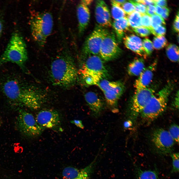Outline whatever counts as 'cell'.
Masks as SVG:
<instances>
[{"instance_id": "obj_20", "label": "cell", "mask_w": 179, "mask_h": 179, "mask_svg": "<svg viewBox=\"0 0 179 179\" xmlns=\"http://www.w3.org/2000/svg\"><path fill=\"white\" fill-rule=\"evenodd\" d=\"M112 26L118 43H121L125 32L129 29L130 26L127 17L114 20L112 22Z\"/></svg>"}, {"instance_id": "obj_43", "label": "cell", "mask_w": 179, "mask_h": 179, "mask_svg": "<svg viewBox=\"0 0 179 179\" xmlns=\"http://www.w3.org/2000/svg\"><path fill=\"white\" fill-rule=\"evenodd\" d=\"M155 6L156 8V14L160 16L162 13L163 12L162 8L157 5H155Z\"/></svg>"}, {"instance_id": "obj_16", "label": "cell", "mask_w": 179, "mask_h": 179, "mask_svg": "<svg viewBox=\"0 0 179 179\" xmlns=\"http://www.w3.org/2000/svg\"><path fill=\"white\" fill-rule=\"evenodd\" d=\"M125 90V87L122 83L117 87L103 92L106 102L114 113L117 112V103Z\"/></svg>"}, {"instance_id": "obj_42", "label": "cell", "mask_w": 179, "mask_h": 179, "mask_svg": "<svg viewBox=\"0 0 179 179\" xmlns=\"http://www.w3.org/2000/svg\"><path fill=\"white\" fill-rule=\"evenodd\" d=\"M137 2L139 3H140L143 4L148 6L150 5H154L155 4L153 0H137Z\"/></svg>"}, {"instance_id": "obj_3", "label": "cell", "mask_w": 179, "mask_h": 179, "mask_svg": "<svg viewBox=\"0 0 179 179\" xmlns=\"http://www.w3.org/2000/svg\"><path fill=\"white\" fill-rule=\"evenodd\" d=\"M28 58L26 46L23 38L18 32H14L0 57V67L5 63L11 62L24 70Z\"/></svg>"}, {"instance_id": "obj_34", "label": "cell", "mask_w": 179, "mask_h": 179, "mask_svg": "<svg viewBox=\"0 0 179 179\" xmlns=\"http://www.w3.org/2000/svg\"><path fill=\"white\" fill-rule=\"evenodd\" d=\"M150 30L151 33L156 36H164L166 32L165 25H160L155 28H152Z\"/></svg>"}, {"instance_id": "obj_30", "label": "cell", "mask_w": 179, "mask_h": 179, "mask_svg": "<svg viewBox=\"0 0 179 179\" xmlns=\"http://www.w3.org/2000/svg\"><path fill=\"white\" fill-rule=\"evenodd\" d=\"M151 26L155 28L161 25H165L166 23L164 19L160 16L155 14L151 17Z\"/></svg>"}, {"instance_id": "obj_9", "label": "cell", "mask_w": 179, "mask_h": 179, "mask_svg": "<svg viewBox=\"0 0 179 179\" xmlns=\"http://www.w3.org/2000/svg\"><path fill=\"white\" fill-rule=\"evenodd\" d=\"M154 93L153 89L148 87L135 90L129 107L130 115L135 118L140 114Z\"/></svg>"}, {"instance_id": "obj_7", "label": "cell", "mask_w": 179, "mask_h": 179, "mask_svg": "<svg viewBox=\"0 0 179 179\" xmlns=\"http://www.w3.org/2000/svg\"><path fill=\"white\" fill-rule=\"evenodd\" d=\"M16 123L20 133L29 137L39 136L45 129L38 125L31 114L23 109L19 110Z\"/></svg>"}, {"instance_id": "obj_12", "label": "cell", "mask_w": 179, "mask_h": 179, "mask_svg": "<svg viewBox=\"0 0 179 179\" xmlns=\"http://www.w3.org/2000/svg\"><path fill=\"white\" fill-rule=\"evenodd\" d=\"M35 119L38 125L45 129H54L58 127L60 124V114L54 109H42L37 114Z\"/></svg>"}, {"instance_id": "obj_39", "label": "cell", "mask_w": 179, "mask_h": 179, "mask_svg": "<svg viewBox=\"0 0 179 179\" xmlns=\"http://www.w3.org/2000/svg\"><path fill=\"white\" fill-rule=\"evenodd\" d=\"M155 5H157L163 8L166 7L167 5V1L165 0H153Z\"/></svg>"}, {"instance_id": "obj_29", "label": "cell", "mask_w": 179, "mask_h": 179, "mask_svg": "<svg viewBox=\"0 0 179 179\" xmlns=\"http://www.w3.org/2000/svg\"><path fill=\"white\" fill-rule=\"evenodd\" d=\"M175 142L179 143V127L176 124L172 125L168 131Z\"/></svg>"}, {"instance_id": "obj_45", "label": "cell", "mask_w": 179, "mask_h": 179, "mask_svg": "<svg viewBox=\"0 0 179 179\" xmlns=\"http://www.w3.org/2000/svg\"><path fill=\"white\" fill-rule=\"evenodd\" d=\"M178 93L177 94L174 101V104L175 105V106L177 108H178L179 107V102L177 101L178 100H179V99H178L179 98V94H178Z\"/></svg>"}, {"instance_id": "obj_33", "label": "cell", "mask_w": 179, "mask_h": 179, "mask_svg": "<svg viewBox=\"0 0 179 179\" xmlns=\"http://www.w3.org/2000/svg\"><path fill=\"white\" fill-rule=\"evenodd\" d=\"M129 1L134 5L135 10L139 13L141 15L146 13L147 7L144 4L136 2L135 0H130Z\"/></svg>"}, {"instance_id": "obj_8", "label": "cell", "mask_w": 179, "mask_h": 179, "mask_svg": "<svg viewBox=\"0 0 179 179\" xmlns=\"http://www.w3.org/2000/svg\"><path fill=\"white\" fill-rule=\"evenodd\" d=\"M110 32L107 28L96 25L83 45L82 52L84 55L87 57L91 55L99 56L101 43Z\"/></svg>"}, {"instance_id": "obj_2", "label": "cell", "mask_w": 179, "mask_h": 179, "mask_svg": "<svg viewBox=\"0 0 179 179\" xmlns=\"http://www.w3.org/2000/svg\"><path fill=\"white\" fill-rule=\"evenodd\" d=\"M50 71L54 84L60 87H68L72 86L78 78V72L74 60L66 52L53 61Z\"/></svg>"}, {"instance_id": "obj_18", "label": "cell", "mask_w": 179, "mask_h": 179, "mask_svg": "<svg viewBox=\"0 0 179 179\" xmlns=\"http://www.w3.org/2000/svg\"><path fill=\"white\" fill-rule=\"evenodd\" d=\"M93 163L85 168L79 170L71 167L65 168L62 172L64 179H90Z\"/></svg>"}, {"instance_id": "obj_21", "label": "cell", "mask_w": 179, "mask_h": 179, "mask_svg": "<svg viewBox=\"0 0 179 179\" xmlns=\"http://www.w3.org/2000/svg\"><path fill=\"white\" fill-rule=\"evenodd\" d=\"M145 68L143 59L137 58L134 59L128 65L127 68L128 73L130 76H138Z\"/></svg>"}, {"instance_id": "obj_26", "label": "cell", "mask_w": 179, "mask_h": 179, "mask_svg": "<svg viewBox=\"0 0 179 179\" xmlns=\"http://www.w3.org/2000/svg\"><path fill=\"white\" fill-rule=\"evenodd\" d=\"M122 83L120 81H112L104 79L98 82L96 85L97 86L104 92L112 88L118 86Z\"/></svg>"}, {"instance_id": "obj_24", "label": "cell", "mask_w": 179, "mask_h": 179, "mask_svg": "<svg viewBox=\"0 0 179 179\" xmlns=\"http://www.w3.org/2000/svg\"><path fill=\"white\" fill-rule=\"evenodd\" d=\"M111 14L114 20L126 17V14L122 9L121 5L115 1H111Z\"/></svg>"}, {"instance_id": "obj_27", "label": "cell", "mask_w": 179, "mask_h": 179, "mask_svg": "<svg viewBox=\"0 0 179 179\" xmlns=\"http://www.w3.org/2000/svg\"><path fill=\"white\" fill-rule=\"evenodd\" d=\"M167 39L164 36H156L153 39V47L156 49L159 50L167 45Z\"/></svg>"}, {"instance_id": "obj_10", "label": "cell", "mask_w": 179, "mask_h": 179, "mask_svg": "<svg viewBox=\"0 0 179 179\" xmlns=\"http://www.w3.org/2000/svg\"><path fill=\"white\" fill-rule=\"evenodd\" d=\"M122 52V50L118 45L114 32H110L101 43L99 56L102 60L107 61L118 58Z\"/></svg>"}, {"instance_id": "obj_22", "label": "cell", "mask_w": 179, "mask_h": 179, "mask_svg": "<svg viewBox=\"0 0 179 179\" xmlns=\"http://www.w3.org/2000/svg\"><path fill=\"white\" fill-rule=\"evenodd\" d=\"M134 166L136 179H160L155 171L143 170L135 164Z\"/></svg>"}, {"instance_id": "obj_23", "label": "cell", "mask_w": 179, "mask_h": 179, "mask_svg": "<svg viewBox=\"0 0 179 179\" xmlns=\"http://www.w3.org/2000/svg\"><path fill=\"white\" fill-rule=\"evenodd\" d=\"M166 52L168 58L171 61H179V48L178 46L173 44H170L166 48Z\"/></svg>"}, {"instance_id": "obj_41", "label": "cell", "mask_w": 179, "mask_h": 179, "mask_svg": "<svg viewBox=\"0 0 179 179\" xmlns=\"http://www.w3.org/2000/svg\"><path fill=\"white\" fill-rule=\"evenodd\" d=\"M71 122L74 124L77 127L81 129H83L84 126L83 124L82 121L80 120H73L70 121Z\"/></svg>"}, {"instance_id": "obj_11", "label": "cell", "mask_w": 179, "mask_h": 179, "mask_svg": "<svg viewBox=\"0 0 179 179\" xmlns=\"http://www.w3.org/2000/svg\"><path fill=\"white\" fill-rule=\"evenodd\" d=\"M151 139L155 147L161 153H171L175 142L168 131L161 128L157 129L152 134Z\"/></svg>"}, {"instance_id": "obj_36", "label": "cell", "mask_w": 179, "mask_h": 179, "mask_svg": "<svg viewBox=\"0 0 179 179\" xmlns=\"http://www.w3.org/2000/svg\"><path fill=\"white\" fill-rule=\"evenodd\" d=\"M141 15V26L148 28L150 30L152 28L151 17L146 14Z\"/></svg>"}, {"instance_id": "obj_17", "label": "cell", "mask_w": 179, "mask_h": 179, "mask_svg": "<svg viewBox=\"0 0 179 179\" xmlns=\"http://www.w3.org/2000/svg\"><path fill=\"white\" fill-rule=\"evenodd\" d=\"M157 64L155 61L145 68L135 80L134 86L135 90L147 88L151 83Z\"/></svg>"}, {"instance_id": "obj_28", "label": "cell", "mask_w": 179, "mask_h": 179, "mask_svg": "<svg viewBox=\"0 0 179 179\" xmlns=\"http://www.w3.org/2000/svg\"><path fill=\"white\" fill-rule=\"evenodd\" d=\"M170 155L172 161V168L171 173H176L179 171V153L178 152L171 153Z\"/></svg>"}, {"instance_id": "obj_5", "label": "cell", "mask_w": 179, "mask_h": 179, "mask_svg": "<svg viewBox=\"0 0 179 179\" xmlns=\"http://www.w3.org/2000/svg\"><path fill=\"white\" fill-rule=\"evenodd\" d=\"M30 24L34 40L39 46H43L53 28L51 14L48 12L37 13L31 17Z\"/></svg>"}, {"instance_id": "obj_15", "label": "cell", "mask_w": 179, "mask_h": 179, "mask_svg": "<svg viewBox=\"0 0 179 179\" xmlns=\"http://www.w3.org/2000/svg\"><path fill=\"white\" fill-rule=\"evenodd\" d=\"M84 98L91 115L94 117H99L105 109V105L103 100L96 93L92 91L86 93Z\"/></svg>"}, {"instance_id": "obj_19", "label": "cell", "mask_w": 179, "mask_h": 179, "mask_svg": "<svg viewBox=\"0 0 179 179\" xmlns=\"http://www.w3.org/2000/svg\"><path fill=\"white\" fill-rule=\"evenodd\" d=\"M123 39L124 44L127 48L144 58L147 56L143 46L142 41L139 37L131 34L124 37Z\"/></svg>"}, {"instance_id": "obj_40", "label": "cell", "mask_w": 179, "mask_h": 179, "mask_svg": "<svg viewBox=\"0 0 179 179\" xmlns=\"http://www.w3.org/2000/svg\"><path fill=\"white\" fill-rule=\"evenodd\" d=\"M162 9L163 12L160 16L164 19H166L169 16L170 10L166 7H163Z\"/></svg>"}, {"instance_id": "obj_31", "label": "cell", "mask_w": 179, "mask_h": 179, "mask_svg": "<svg viewBox=\"0 0 179 179\" xmlns=\"http://www.w3.org/2000/svg\"><path fill=\"white\" fill-rule=\"evenodd\" d=\"M133 30L137 35L142 37L148 36L151 33L149 29L142 26L133 28Z\"/></svg>"}, {"instance_id": "obj_44", "label": "cell", "mask_w": 179, "mask_h": 179, "mask_svg": "<svg viewBox=\"0 0 179 179\" xmlns=\"http://www.w3.org/2000/svg\"><path fill=\"white\" fill-rule=\"evenodd\" d=\"M3 27V23L2 18L0 16V38L2 32Z\"/></svg>"}, {"instance_id": "obj_1", "label": "cell", "mask_w": 179, "mask_h": 179, "mask_svg": "<svg viewBox=\"0 0 179 179\" xmlns=\"http://www.w3.org/2000/svg\"><path fill=\"white\" fill-rule=\"evenodd\" d=\"M0 82V87L2 93L14 106L37 109L44 102L42 95L17 75H5Z\"/></svg>"}, {"instance_id": "obj_32", "label": "cell", "mask_w": 179, "mask_h": 179, "mask_svg": "<svg viewBox=\"0 0 179 179\" xmlns=\"http://www.w3.org/2000/svg\"><path fill=\"white\" fill-rule=\"evenodd\" d=\"M142 43L143 47L147 55L151 54L153 48L152 42L149 39L145 38L143 40Z\"/></svg>"}, {"instance_id": "obj_13", "label": "cell", "mask_w": 179, "mask_h": 179, "mask_svg": "<svg viewBox=\"0 0 179 179\" xmlns=\"http://www.w3.org/2000/svg\"><path fill=\"white\" fill-rule=\"evenodd\" d=\"M91 0H81L77 8V14L78 21L79 35L84 34L89 22L90 13L89 6L92 2Z\"/></svg>"}, {"instance_id": "obj_25", "label": "cell", "mask_w": 179, "mask_h": 179, "mask_svg": "<svg viewBox=\"0 0 179 179\" xmlns=\"http://www.w3.org/2000/svg\"><path fill=\"white\" fill-rule=\"evenodd\" d=\"M127 18L129 26L133 28L141 26V15L138 12L134 11L128 15Z\"/></svg>"}, {"instance_id": "obj_14", "label": "cell", "mask_w": 179, "mask_h": 179, "mask_svg": "<svg viewBox=\"0 0 179 179\" xmlns=\"http://www.w3.org/2000/svg\"><path fill=\"white\" fill-rule=\"evenodd\" d=\"M110 14L108 6L104 1L102 0L96 1L95 15L97 25L106 28L112 26Z\"/></svg>"}, {"instance_id": "obj_37", "label": "cell", "mask_w": 179, "mask_h": 179, "mask_svg": "<svg viewBox=\"0 0 179 179\" xmlns=\"http://www.w3.org/2000/svg\"><path fill=\"white\" fill-rule=\"evenodd\" d=\"M155 6L153 5H150L147 7L146 13L149 16H151L156 14Z\"/></svg>"}, {"instance_id": "obj_46", "label": "cell", "mask_w": 179, "mask_h": 179, "mask_svg": "<svg viewBox=\"0 0 179 179\" xmlns=\"http://www.w3.org/2000/svg\"><path fill=\"white\" fill-rule=\"evenodd\" d=\"M131 123V121H126L124 123V126L126 128L129 127L130 126Z\"/></svg>"}, {"instance_id": "obj_4", "label": "cell", "mask_w": 179, "mask_h": 179, "mask_svg": "<svg viewBox=\"0 0 179 179\" xmlns=\"http://www.w3.org/2000/svg\"><path fill=\"white\" fill-rule=\"evenodd\" d=\"M174 87L173 83L169 82L157 93L154 94L140 114L144 119L147 121H152L165 111Z\"/></svg>"}, {"instance_id": "obj_6", "label": "cell", "mask_w": 179, "mask_h": 179, "mask_svg": "<svg viewBox=\"0 0 179 179\" xmlns=\"http://www.w3.org/2000/svg\"><path fill=\"white\" fill-rule=\"evenodd\" d=\"M87 57L79 72L86 84L96 85L99 81L109 77L108 72L99 55Z\"/></svg>"}, {"instance_id": "obj_47", "label": "cell", "mask_w": 179, "mask_h": 179, "mask_svg": "<svg viewBox=\"0 0 179 179\" xmlns=\"http://www.w3.org/2000/svg\"><path fill=\"white\" fill-rule=\"evenodd\" d=\"M114 1L121 5L123 4L127 1V0H114Z\"/></svg>"}, {"instance_id": "obj_38", "label": "cell", "mask_w": 179, "mask_h": 179, "mask_svg": "<svg viewBox=\"0 0 179 179\" xmlns=\"http://www.w3.org/2000/svg\"><path fill=\"white\" fill-rule=\"evenodd\" d=\"M173 28L174 31L176 32H179V12L176 16L173 25Z\"/></svg>"}, {"instance_id": "obj_35", "label": "cell", "mask_w": 179, "mask_h": 179, "mask_svg": "<svg viewBox=\"0 0 179 179\" xmlns=\"http://www.w3.org/2000/svg\"><path fill=\"white\" fill-rule=\"evenodd\" d=\"M121 6L126 14L129 15L135 11L134 5L129 0L126 1Z\"/></svg>"}]
</instances>
